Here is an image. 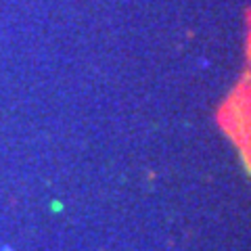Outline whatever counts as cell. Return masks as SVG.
Returning <instances> with one entry per match:
<instances>
[{
    "label": "cell",
    "instance_id": "cell-1",
    "mask_svg": "<svg viewBox=\"0 0 251 251\" xmlns=\"http://www.w3.org/2000/svg\"><path fill=\"white\" fill-rule=\"evenodd\" d=\"M222 124L251 166V82L241 84L222 109Z\"/></svg>",
    "mask_w": 251,
    "mask_h": 251
}]
</instances>
